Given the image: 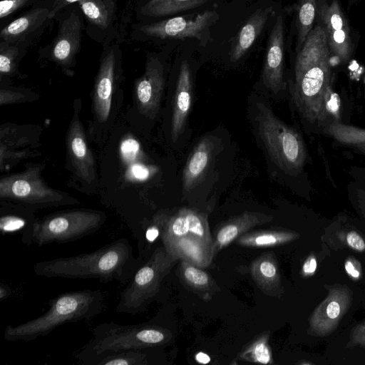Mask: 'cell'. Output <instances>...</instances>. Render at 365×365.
Listing matches in <instances>:
<instances>
[{"mask_svg":"<svg viewBox=\"0 0 365 365\" xmlns=\"http://www.w3.org/2000/svg\"><path fill=\"white\" fill-rule=\"evenodd\" d=\"M331 52L326 34L317 23L297 52L292 93L309 122L321 123L328 115L332 96Z\"/></svg>","mask_w":365,"mask_h":365,"instance_id":"1","label":"cell"},{"mask_svg":"<svg viewBox=\"0 0 365 365\" xmlns=\"http://www.w3.org/2000/svg\"><path fill=\"white\" fill-rule=\"evenodd\" d=\"M126 238L114 240L91 252L36 262V275L72 279L113 280L127 284L141 266Z\"/></svg>","mask_w":365,"mask_h":365,"instance_id":"2","label":"cell"},{"mask_svg":"<svg viewBox=\"0 0 365 365\" xmlns=\"http://www.w3.org/2000/svg\"><path fill=\"white\" fill-rule=\"evenodd\" d=\"M48 304V309L41 316L16 326L7 325L4 339L29 341L46 336L65 324L92 319L103 311L104 297L98 289L71 291L50 299Z\"/></svg>","mask_w":365,"mask_h":365,"instance_id":"3","label":"cell"},{"mask_svg":"<svg viewBox=\"0 0 365 365\" xmlns=\"http://www.w3.org/2000/svg\"><path fill=\"white\" fill-rule=\"evenodd\" d=\"M92 334L73 354L78 362L104 351L159 347L171 338L169 330L153 322L125 325L104 322L96 326Z\"/></svg>","mask_w":365,"mask_h":365,"instance_id":"4","label":"cell"},{"mask_svg":"<svg viewBox=\"0 0 365 365\" xmlns=\"http://www.w3.org/2000/svg\"><path fill=\"white\" fill-rule=\"evenodd\" d=\"M257 122L259 135L275 164L288 174H299L307 158L301 135L263 103H257Z\"/></svg>","mask_w":365,"mask_h":365,"instance_id":"5","label":"cell"},{"mask_svg":"<svg viewBox=\"0 0 365 365\" xmlns=\"http://www.w3.org/2000/svg\"><path fill=\"white\" fill-rule=\"evenodd\" d=\"M42 169L40 165H34L23 172L2 178L0 180L1 199L34 211L79 203L76 198L68 193L49 187L41 176Z\"/></svg>","mask_w":365,"mask_h":365,"instance_id":"6","label":"cell"},{"mask_svg":"<svg viewBox=\"0 0 365 365\" xmlns=\"http://www.w3.org/2000/svg\"><path fill=\"white\" fill-rule=\"evenodd\" d=\"M178 260L164 247H157L126 284L116 312L131 315L143 312L159 292L163 279Z\"/></svg>","mask_w":365,"mask_h":365,"instance_id":"7","label":"cell"},{"mask_svg":"<svg viewBox=\"0 0 365 365\" xmlns=\"http://www.w3.org/2000/svg\"><path fill=\"white\" fill-rule=\"evenodd\" d=\"M104 212L72 209L53 212L38 219L33 242L38 246L76 241L96 232L105 223Z\"/></svg>","mask_w":365,"mask_h":365,"instance_id":"8","label":"cell"},{"mask_svg":"<svg viewBox=\"0 0 365 365\" xmlns=\"http://www.w3.org/2000/svg\"><path fill=\"white\" fill-rule=\"evenodd\" d=\"M315 21L326 34L331 54L342 63L351 58L354 45L349 22L337 0H317Z\"/></svg>","mask_w":365,"mask_h":365,"instance_id":"9","label":"cell"},{"mask_svg":"<svg viewBox=\"0 0 365 365\" xmlns=\"http://www.w3.org/2000/svg\"><path fill=\"white\" fill-rule=\"evenodd\" d=\"M217 18L215 11H205L145 24L140 31L147 36L161 39L195 38L203 42L209 34V28Z\"/></svg>","mask_w":365,"mask_h":365,"instance_id":"10","label":"cell"},{"mask_svg":"<svg viewBox=\"0 0 365 365\" xmlns=\"http://www.w3.org/2000/svg\"><path fill=\"white\" fill-rule=\"evenodd\" d=\"M81 100L76 99L73 113L66 133V150L74 173L80 180L91 185L96 180L95 160L87 143L80 120Z\"/></svg>","mask_w":365,"mask_h":365,"instance_id":"11","label":"cell"},{"mask_svg":"<svg viewBox=\"0 0 365 365\" xmlns=\"http://www.w3.org/2000/svg\"><path fill=\"white\" fill-rule=\"evenodd\" d=\"M165 76L162 64L154 58L147 60L143 75L137 79L135 86L139 110L153 118L157 114L164 90Z\"/></svg>","mask_w":365,"mask_h":365,"instance_id":"12","label":"cell"},{"mask_svg":"<svg viewBox=\"0 0 365 365\" xmlns=\"http://www.w3.org/2000/svg\"><path fill=\"white\" fill-rule=\"evenodd\" d=\"M351 294L346 287H335L318 306L310 318V330L317 335L326 336L337 327L349 307Z\"/></svg>","mask_w":365,"mask_h":365,"instance_id":"13","label":"cell"},{"mask_svg":"<svg viewBox=\"0 0 365 365\" xmlns=\"http://www.w3.org/2000/svg\"><path fill=\"white\" fill-rule=\"evenodd\" d=\"M160 235L163 242L189 235L213 247L207 215L192 209L182 208L168 217Z\"/></svg>","mask_w":365,"mask_h":365,"instance_id":"14","label":"cell"},{"mask_svg":"<svg viewBox=\"0 0 365 365\" xmlns=\"http://www.w3.org/2000/svg\"><path fill=\"white\" fill-rule=\"evenodd\" d=\"M284 16L279 15L268 37L262 71L264 84L274 93H277L284 85Z\"/></svg>","mask_w":365,"mask_h":365,"instance_id":"15","label":"cell"},{"mask_svg":"<svg viewBox=\"0 0 365 365\" xmlns=\"http://www.w3.org/2000/svg\"><path fill=\"white\" fill-rule=\"evenodd\" d=\"M33 128L4 124L0 128V168L6 170L20 160L29 158L34 148Z\"/></svg>","mask_w":365,"mask_h":365,"instance_id":"16","label":"cell"},{"mask_svg":"<svg viewBox=\"0 0 365 365\" xmlns=\"http://www.w3.org/2000/svg\"><path fill=\"white\" fill-rule=\"evenodd\" d=\"M115 56L109 51L102 58L96 78L93 108L95 117L101 123L107 121L111 109L115 77Z\"/></svg>","mask_w":365,"mask_h":365,"instance_id":"17","label":"cell"},{"mask_svg":"<svg viewBox=\"0 0 365 365\" xmlns=\"http://www.w3.org/2000/svg\"><path fill=\"white\" fill-rule=\"evenodd\" d=\"M7 202L5 201V203L2 204L1 209V234L19 235L24 245L29 246L34 244V229L38 220L35 217L34 210L19 204Z\"/></svg>","mask_w":365,"mask_h":365,"instance_id":"18","label":"cell"},{"mask_svg":"<svg viewBox=\"0 0 365 365\" xmlns=\"http://www.w3.org/2000/svg\"><path fill=\"white\" fill-rule=\"evenodd\" d=\"M192 102V74L186 61L182 62L173 99L171 138L176 141L182 134Z\"/></svg>","mask_w":365,"mask_h":365,"instance_id":"19","label":"cell"},{"mask_svg":"<svg viewBox=\"0 0 365 365\" xmlns=\"http://www.w3.org/2000/svg\"><path fill=\"white\" fill-rule=\"evenodd\" d=\"M166 252L177 259L185 260L205 268L214 257L212 245L192 236H185L163 242Z\"/></svg>","mask_w":365,"mask_h":365,"instance_id":"20","label":"cell"},{"mask_svg":"<svg viewBox=\"0 0 365 365\" xmlns=\"http://www.w3.org/2000/svg\"><path fill=\"white\" fill-rule=\"evenodd\" d=\"M81 38V22L74 11L61 24L54 41L53 58L62 65H68L78 51Z\"/></svg>","mask_w":365,"mask_h":365,"instance_id":"21","label":"cell"},{"mask_svg":"<svg viewBox=\"0 0 365 365\" xmlns=\"http://www.w3.org/2000/svg\"><path fill=\"white\" fill-rule=\"evenodd\" d=\"M272 220V216L263 213L245 212L227 221L217 230L213 240L214 255L252 227Z\"/></svg>","mask_w":365,"mask_h":365,"instance_id":"22","label":"cell"},{"mask_svg":"<svg viewBox=\"0 0 365 365\" xmlns=\"http://www.w3.org/2000/svg\"><path fill=\"white\" fill-rule=\"evenodd\" d=\"M274 15L272 6L258 9L252 13L238 31L231 51V61H237L252 46L268 19Z\"/></svg>","mask_w":365,"mask_h":365,"instance_id":"23","label":"cell"},{"mask_svg":"<svg viewBox=\"0 0 365 365\" xmlns=\"http://www.w3.org/2000/svg\"><path fill=\"white\" fill-rule=\"evenodd\" d=\"M251 273L255 283L264 293L271 297L281 294V278L273 254H264L256 259L252 264Z\"/></svg>","mask_w":365,"mask_h":365,"instance_id":"24","label":"cell"},{"mask_svg":"<svg viewBox=\"0 0 365 365\" xmlns=\"http://www.w3.org/2000/svg\"><path fill=\"white\" fill-rule=\"evenodd\" d=\"M155 347L104 351L81 360V365H148Z\"/></svg>","mask_w":365,"mask_h":365,"instance_id":"25","label":"cell"},{"mask_svg":"<svg viewBox=\"0 0 365 365\" xmlns=\"http://www.w3.org/2000/svg\"><path fill=\"white\" fill-rule=\"evenodd\" d=\"M212 145L207 138L201 140L190 155L182 175L184 190L192 189L204 175L208 168Z\"/></svg>","mask_w":365,"mask_h":365,"instance_id":"26","label":"cell"},{"mask_svg":"<svg viewBox=\"0 0 365 365\" xmlns=\"http://www.w3.org/2000/svg\"><path fill=\"white\" fill-rule=\"evenodd\" d=\"M49 13L43 8L30 11L6 26L1 31V38L6 43H11L23 38L49 19Z\"/></svg>","mask_w":365,"mask_h":365,"instance_id":"27","label":"cell"},{"mask_svg":"<svg viewBox=\"0 0 365 365\" xmlns=\"http://www.w3.org/2000/svg\"><path fill=\"white\" fill-rule=\"evenodd\" d=\"M180 274L190 288L204 299H208L214 291L215 282L202 268L185 260H181Z\"/></svg>","mask_w":365,"mask_h":365,"instance_id":"28","label":"cell"},{"mask_svg":"<svg viewBox=\"0 0 365 365\" xmlns=\"http://www.w3.org/2000/svg\"><path fill=\"white\" fill-rule=\"evenodd\" d=\"M209 0H150L141 9V12L150 17L175 14L201 6Z\"/></svg>","mask_w":365,"mask_h":365,"instance_id":"29","label":"cell"},{"mask_svg":"<svg viewBox=\"0 0 365 365\" xmlns=\"http://www.w3.org/2000/svg\"><path fill=\"white\" fill-rule=\"evenodd\" d=\"M297 237V233L286 231H257L245 233L237 238L241 246L250 247H273L289 242Z\"/></svg>","mask_w":365,"mask_h":365,"instance_id":"30","label":"cell"},{"mask_svg":"<svg viewBox=\"0 0 365 365\" xmlns=\"http://www.w3.org/2000/svg\"><path fill=\"white\" fill-rule=\"evenodd\" d=\"M317 0H297L296 26L297 31V52L302 48L315 21Z\"/></svg>","mask_w":365,"mask_h":365,"instance_id":"31","label":"cell"},{"mask_svg":"<svg viewBox=\"0 0 365 365\" xmlns=\"http://www.w3.org/2000/svg\"><path fill=\"white\" fill-rule=\"evenodd\" d=\"M78 4L83 14L93 24L101 29L108 26L114 9L112 0H81Z\"/></svg>","mask_w":365,"mask_h":365,"instance_id":"32","label":"cell"},{"mask_svg":"<svg viewBox=\"0 0 365 365\" xmlns=\"http://www.w3.org/2000/svg\"><path fill=\"white\" fill-rule=\"evenodd\" d=\"M324 133L341 143L356 146L365 144V129L334 122L324 128Z\"/></svg>","mask_w":365,"mask_h":365,"instance_id":"33","label":"cell"},{"mask_svg":"<svg viewBox=\"0 0 365 365\" xmlns=\"http://www.w3.org/2000/svg\"><path fill=\"white\" fill-rule=\"evenodd\" d=\"M267 337H262L255 341L247 349L245 354L254 362L269 364L272 361L271 350L267 342Z\"/></svg>","mask_w":365,"mask_h":365,"instance_id":"34","label":"cell"},{"mask_svg":"<svg viewBox=\"0 0 365 365\" xmlns=\"http://www.w3.org/2000/svg\"><path fill=\"white\" fill-rule=\"evenodd\" d=\"M18 49L16 46L1 43L0 53V73L1 76L11 74L16 68Z\"/></svg>","mask_w":365,"mask_h":365,"instance_id":"35","label":"cell"},{"mask_svg":"<svg viewBox=\"0 0 365 365\" xmlns=\"http://www.w3.org/2000/svg\"><path fill=\"white\" fill-rule=\"evenodd\" d=\"M34 93L21 89H4L0 91V106L21 103L29 101V97L33 98Z\"/></svg>","mask_w":365,"mask_h":365,"instance_id":"36","label":"cell"},{"mask_svg":"<svg viewBox=\"0 0 365 365\" xmlns=\"http://www.w3.org/2000/svg\"><path fill=\"white\" fill-rule=\"evenodd\" d=\"M29 0H2L0 2V17L4 18L24 6Z\"/></svg>","mask_w":365,"mask_h":365,"instance_id":"37","label":"cell"},{"mask_svg":"<svg viewBox=\"0 0 365 365\" xmlns=\"http://www.w3.org/2000/svg\"><path fill=\"white\" fill-rule=\"evenodd\" d=\"M346 242L349 247L357 251L365 250V242L363 238L356 232L352 231L347 234Z\"/></svg>","mask_w":365,"mask_h":365,"instance_id":"38","label":"cell"},{"mask_svg":"<svg viewBox=\"0 0 365 365\" xmlns=\"http://www.w3.org/2000/svg\"><path fill=\"white\" fill-rule=\"evenodd\" d=\"M80 1L81 0H56L53 4V9L49 13V19L52 18L63 7L71 3Z\"/></svg>","mask_w":365,"mask_h":365,"instance_id":"39","label":"cell"},{"mask_svg":"<svg viewBox=\"0 0 365 365\" xmlns=\"http://www.w3.org/2000/svg\"><path fill=\"white\" fill-rule=\"evenodd\" d=\"M303 272L305 274L314 273L317 268V261L314 257H309L303 265Z\"/></svg>","mask_w":365,"mask_h":365,"instance_id":"40","label":"cell"},{"mask_svg":"<svg viewBox=\"0 0 365 365\" xmlns=\"http://www.w3.org/2000/svg\"><path fill=\"white\" fill-rule=\"evenodd\" d=\"M11 289L2 282L0 283V302H3L11 295Z\"/></svg>","mask_w":365,"mask_h":365,"instance_id":"41","label":"cell"},{"mask_svg":"<svg viewBox=\"0 0 365 365\" xmlns=\"http://www.w3.org/2000/svg\"><path fill=\"white\" fill-rule=\"evenodd\" d=\"M195 359L197 362L202 364H208L210 361V356L204 352H198L195 355Z\"/></svg>","mask_w":365,"mask_h":365,"instance_id":"42","label":"cell"},{"mask_svg":"<svg viewBox=\"0 0 365 365\" xmlns=\"http://www.w3.org/2000/svg\"><path fill=\"white\" fill-rule=\"evenodd\" d=\"M346 272L350 274L353 277H359V272L354 269V265L350 261H347L345 264Z\"/></svg>","mask_w":365,"mask_h":365,"instance_id":"43","label":"cell"},{"mask_svg":"<svg viewBox=\"0 0 365 365\" xmlns=\"http://www.w3.org/2000/svg\"><path fill=\"white\" fill-rule=\"evenodd\" d=\"M357 151L365 155V144H361L356 146H354Z\"/></svg>","mask_w":365,"mask_h":365,"instance_id":"44","label":"cell"},{"mask_svg":"<svg viewBox=\"0 0 365 365\" xmlns=\"http://www.w3.org/2000/svg\"><path fill=\"white\" fill-rule=\"evenodd\" d=\"M364 83H365V80H364Z\"/></svg>","mask_w":365,"mask_h":365,"instance_id":"45","label":"cell"},{"mask_svg":"<svg viewBox=\"0 0 365 365\" xmlns=\"http://www.w3.org/2000/svg\"><path fill=\"white\" fill-rule=\"evenodd\" d=\"M365 176V175H364Z\"/></svg>","mask_w":365,"mask_h":365,"instance_id":"46","label":"cell"}]
</instances>
